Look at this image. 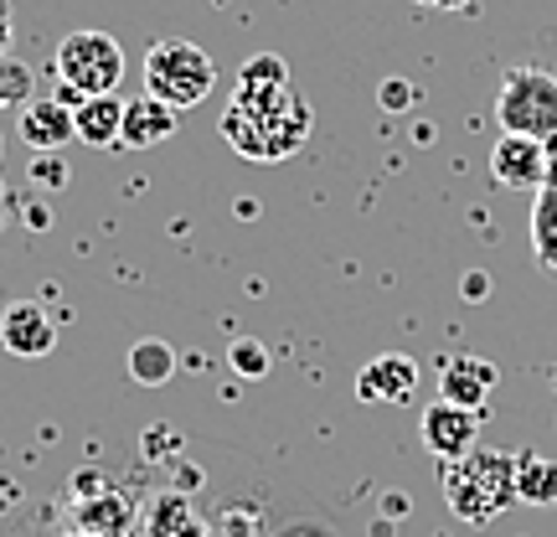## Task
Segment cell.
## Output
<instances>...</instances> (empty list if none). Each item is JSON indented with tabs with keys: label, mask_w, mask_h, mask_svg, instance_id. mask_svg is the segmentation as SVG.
<instances>
[{
	"label": "cell",
	"mask_w": 557,
	"mask_h": 537,
	"mask_svg": "<svg viewBox=\"0 0 557 537\" xmlns=\"http://www.w3.org/2000/svg\"><path fill=\"white\" fill-rule=\"evenodd\" d=\"M532 259L537 269L557 274V186H542L532 202Z\"/></svg>",
	"instance_id": "cell-17"
},
{
	"label": "cell",
	"mask_w": 557,
	"mask_h": 537,
	"mask_svg": "<svg viewBox=\"0 0 557 537\" xmlns=\"http://www.w3.org/2000/svg\"><path fill=\"white\" fill-rule=\"evenodd\" d=\"M480 418L485 414H475V408L438 399L418 418V439L429 444V455H438V465H449V460H465L480 444Z\"/></svg>",
	"instance_id": "cell-6"
},
{
	"label": "cell",
	"mask_w": 557,
	"mask_h": 537,
	"mask_svg": "<svg viewBox=\"0 0 557 537\" xmlns=\"http://www.w3.org/2000/svg\"><path fill=\"white\" fill-rule=\"evenodd\" d=\"M222 135L248 160H284L310 139V103L299 99V94H289L274 109H238V103H227Z\"/></svg>",
	"instance_id": "cell-2"
},
{
	"label": "cell",
	"mask_w": 557,
	"mask_h": 537,
	"mask_svg": "<svg viewBox=\"0 0 557 537\" xmlns=\"http://www.w3.org/2000/svg\"><path fill=\"white\" fill-rule=\"evenodd\" d=\"M418 5H434V11H470L475 0H418Z\"/></svg>",
	"instance_id": "cell-25"
},
{
	"label": "cell",
	"mask_w": 557,
	"mask_h": 537,
	"mask_svg": "<svg viewBox=\"0 0 557 537\" xmlns=\"http://www.w3.org/2000/svg\"><path fill=\"white\" fill-rule=\"evenodd\" d=\"M227 362H233V373H238V378H248V382L269 378V352H263L253 337L233 341V346H227Z\"/></svg>",
	"instance_id": "cell-19"
},
{
	"label": "cell",
	"mask_w": 557,
	"mask_h": 537,
	"mask_svg": "<svg viewBox=\"0 0 557 537\" xmlns=\"http://www.w3.org/2000/svg\"><path fill=\"white\" fill-rule=\"evenodd\" d=\"M289 94H295V88H289V68H284V58L259 52V58L243 62L233 103H238V109H274V103H284Z\"/></svg>",
	"instance_id": "cell-11"
},
{
	"label": "cell",
	"mask_w": 557,
	"mask_h": 537,
	"mask_svg": "<svg viewBox=\"0 0 557 537\" xmlns=\"http://www.w3.org/2000/svg\"><path fill=\"white\" fill-rule=\"evenodd\" d=\"M129 378L139 388H165V382L176 378V346L160 337H145L129 346Z\"/></svg>",
	"instance_id": "cell-16"
},
{
	"label": "cell",
	"mask_w": 557,
	"mask_h": 537,
	"mask_svg": "<svg viewBox=\"0 0 557 537\" xmlns=\"http://www.w3.org/2000/svg\"><path fill=\"white\" fill-rule=\"evenodd\" d=\"M5 47H11V0H0V58H5Z\"/></svg>",
	"instance_id": "cell-23"
},
{
	"label": "cell",
	"mask_w": 557,
	"mask_h": 537,
	"mask_svg": "<svg viewBox=\"0 0 557 537\" xmlns=\"http://www.w3.org/2000/svg\"><path fill=\"white\" fill-rule=\"evenodd\" d=\"M52 73H58V99H99V94H114L124 83V47L120 37L109 32H67L52 52Z\"/></svg>",
	"instance_id": "cell-3"
},
{
	"label": "cell",
	"mask_w": 557,
	"mask_h": 537,
	"mask_svg": "<svg viewBox=\"0 0 557 537\" xmlns=\"http://www.w3.org/2000/svg\"><path fill=\"white\" fill-rule=\"evenodd\" d=\"M517 501L527 507H557V460L553 455H517Z\"/></svg>",
	"instance_id": "cell-15"
},
{
	"label": "cell",
	"mask_w": 557,
	"mask_h": 537,
	"mask_svg": "<svg viewBox=\"0 0 557 537\" xmlns=\"http://www.w3.org/2000/svg\"><path fill=\"white\" fill-rule=\"evenodd\" d=\"M491 295V274H485V269H470V274H465V300H485Z\"/></svg>",
	"instance_id": "cell-22"
},
{
	"label": "cell",
	"mask_w": 557,
	"mask_h": 537,
	"mask_svg": "<svg viewBox=\"0 0 557 537\" xmlns=\"http://www.w3.org/2000/svg\"><path fill=\"white\" fill-rule=\"evenodd\" d=\"M491 176L506 192H542L547 186V145L532 135H500L491 150Z\"/></svg>",
	"instance_id": "cell-8"
},
{
	"label": "cell",
	"mask_w": 557,
	"mask_h": 537,
	"mask_svg": "<svg viewBox=\"0 0 557 537\" xmlns=\"http://www.w3.org/2000/svg\"><path fill=\"white\" fill-rule=\"evenodd\" d=\"M67 537H94V533H67Z\"/></svg>",
	"instance_id": "cell-26"
},
{
	"label": "cell",
	"mask_w": 557,
	"mask_h": 537,
	"mask_svg": "<svg viewBox=\"0 0 557 537\" xmlns=\"http://www.w3.org/2000/svg\"><path fill=\"white\" fill-rule=\"evenodd\" d=\"M16 135L32 145V150H62V145H73L78 139V124H73V103H62V99H37V103H26L21 109V124H16Z\"/></svg>",
	"instance_id": "cell-13"
},
{
	"label": "cell",
	"mask_w": 557,
	"mask_h": 537,
	"mask_svg": "<svg viewBox=\"0 0 557 537\" xmlns=\"http://www.w3.org/2000/svg\"><path fill=\"white\" fill-rule=\"evenodd\" d=\"M438 486H444V501H449V512L459 522L485 527L506 507H517V455L475 444L465 460H449L438 471Z\"/></svg>",
	"instance_id": "cell-1"
},
{
	"label": "cell",
	"mask_w": 557,
	"mask_h": 537,
	"mask_svg": "<svg viewBox=\"0 0 557 537\" xmlns=\"http://www.w3.org/2000/svg\"><path fill=\"white\" fill-rule=\"evenodd\" d=\"M377 99H382V109H408V103H413V88H408V78H387Z\"/></svg>",
	"instance_id": "cell-21"
},
{
	"label": "cell",
	"mask_w": 557,
	"mask_h": 537,
	"mask_svg": "<svg viewBox=\"0 0 557 537\" xmlns=\"http://www.w3.org/2000/svg\"><path fill=\"white\" fill-rule=\"evenodd\" d=\"M218 88V62L201 52L197 41L186 37H165V41H150L145 52V94L171 109H197L207 94Z\"/></svg>",
	"instance_id": "cell-4"
},
{
	"label": "cell",
	"mask_w": 557,
	"mask_h": 537,
	"mask_svg": "<svg viewBox=\"0 0 557 537\" xmlns=\"http://www.w3.org/2000/svg\"><path fill=\"white\" fill-rule=\"evenodd\" d=\"M418 393V362L403 352H382L357 373L361 403H408Z\"/></svg>",
	"instance_id": "cell-9"
},
{
	"label": "cell",
	"mask_w": 557,
	"mask_h": 537,
	"mask_svg": "<svg viewBox=\"0 0 557 537\" xmlns=\"http://www.w3.org/2000/svg\"><path fill=\"white\" fill-rule=\"evenodd\" d=\"M120 114H124L120 94H99V99H78V109H73V124H78V139H83V145H94V150H109V145H120Z\"/></svg>",
	"instance_id": "cell-14"
},
{
	"label": "cell",
	"mask_w": 557,
	"mask_h": 537,
	"mask_svg": "<svg viewBox=\"0 0 557 537\" xmlns=\"http://www.w3.org/2000/svg\"><path fill=\"white\" fill-rule=\"evenodd\" d=\"M32 88H37V73L21 58H0V109H26L32 103Z\"/></svg>",
	"instance_id": "cell-18"
},
{
	"label": "cell",
	"mask_w": 557,
	"mask_h": 537,
	"mask_svg": "<svg viewBox=\"0 0 557 537\" xmlns=\"http://www.w3.org/2000/svg\"><path fill=\"white\" fill-rule=\"evenodd\" d=\"M0 346L21 362H37L58 346V320L41 310L37 300H11L0 310Z\"/></svg>",
	"instance_id": "cell-7"
},
{
	"label": "cell",
	"mask_w": 557,
	"mask_h": 537,
	"mask_svg": "<svg viewBox=\"0 0 557 537\" xmlns=\"http://www.w3.org/2000/svg\"><path fill=\"white\" fill-rule=\"evenodd\" d=\"M37 176L47 181V186H62V181H67L58 150H41V156H32V181H37Z\"/></svg>",
	"instance_id": "cell-20"
},
{
	"label": "cell",
	"mask_w": 557,
	"mask_h": 537,
	"mask_svg": "<svg viewBox=\"0 0 557 537\" xmlns=\"http://www.w3.org/2000/svg\"><path fill=\"white\" fill-rule=\"evenodd\" d=\"M542 145H547V186H557V130Z\"/></svg>",
	"instance_id": "cell-24"
},
{
	"label": "cell",
	"mask_w": 557,
	"mask_h": 537,
	"mask_svg": "<svg viewBox=\"0 0 557 537\" xmlns=\"http://www.w3.org/2000/svg\"><path fill=\"white\" fill-rule=\"evenodd\" d=\"M181 114L171 103L150 99V94H139V99H124V114H120V145L124 150H150L160 139L176 135Z\"/></svg>",
	"instance_id": "cell-12"
},
{
	"label": "cell",
	"mask_w": 557,
	"mask_h": 537,
	"mask_svg": "<svg viewBox=\"0 0 557 537\" xmlns=\"http://www.w3.org/2000/svg\"><path fill=\"white\" fill-rule=\"evenodd\" d=\"M0 192H5V186H0Z\"/></svg>",
	"instance_id": "cell-27"
},
{
	"label": "cell",
	"mask_w": 557,
	"mask_h": 537,
	"mask_svg": "<svg viewBox=\"0 0 557 537\" xmlns=\"http://www.w3.org/2000/svg\"><path fill=\"white\" fill-rule=\"evenodd\" d=\"M496 124L500 135L547 139L557 130V73L547 68H511L496 88Z\"/></svg>",
	"instance_id": "cell-5"
},
{
	"label": "cell",
	"mask_w": 557,
	"mask_h": 537,
	"mask_svg": "<svg viewBox=\"0 0 557 537\" xmlns=\"http://www.w3.org/2000/svg\"><path fill=\"white\" fill-rule=\"evenodd\" d=\"M496 382H500L496 362H485V357H449V362H444V373H438V399L485 414V403H491V393H496Z\"/></svg>",
	"instance_id": "cell-10"
}]
</instances>
